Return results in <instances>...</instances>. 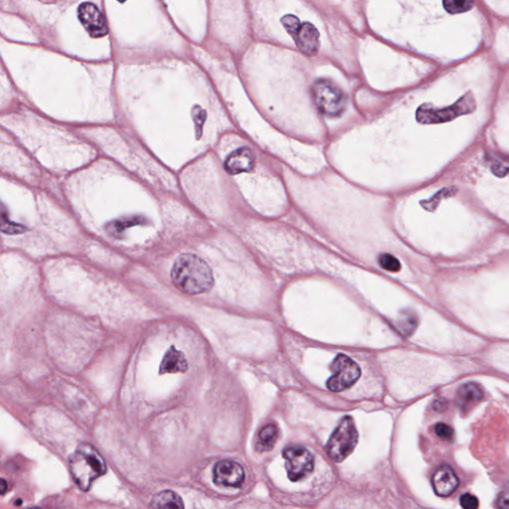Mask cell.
Returning a JSON list of instances; mask_svg holds the SVG:
<instances>
[{
  "label": "cell",
  "instance_id": "6da1fadb",
  "mask_svg": "<svg viewBox=\"0 0 509 509\" xmlns=\"http://www.w3.org/2000/svg\"><path fill=\"white\" fill-rule=\"evenodd\" d=\"M490 21L489 53L501 69L509 68V0H476Z\"/></svg>",
  "mask_w": 509,
  "mask_h": 509
},
{
  "label": "cell",
  "instance_id": "7a4b0ae2",
  "mask_svg": "<svg viewBox=\"0 0 509 509\" xmlns=\"http://www.w3.org/2000/svg\"><path fill=\"white\" fill-rule=\"evenodd\" d=\"M174 285L188 295H199L213 287L212 271L205 261L194 254H183L174 262L171 269Z\"/></svg>",
  "mask_w": 509,
  "mask_h": 509
},
{
  "label": "cell",
  "instance_id": "3957f363",
  "mask_svg": "<svg viewBox=\"0 0 509 509\" xmlns=\"http://www.w3.org/2000/svg\"><path fill=\"white\" fill-rule=\"evenodd\" d=\"M70 471L79 487L90 490L93 483L106 473L107 466L99 452L89 445L81 444L70 457Z\"/></svg>",
  "mask_w": 509,
  "mask_h": 509
},
{
  "label": "cell",
  "instance_id": "277c9868",
  "mask_svg": "<svg viewBox=\"0 0 509 509\" xmlns=\"http://www.w3.org/2000/svg\"><path fill=\"white\" fill-rule=\"evenodd\" d=\"M313 96L318 110L329 117H338L346 108L343 91L327 79H318L313 83Z\"/></svg>",
  "mask_w": 509,
  "mask_h": 509
},
{
  "label": "cell",
  "instance_id": "5b68a950",
  "mask_svg": "<svg viewBox=\"0 0 509 509\" xmlns=\"http://www.w3.org/2000/svg\"><path fill=\"white\" fill-rule=\"evenodd\" d=\"M357 443L358 432L354 421L351 417H345L332 433L327 443V453L334 462H341L352 454Z\"/></svg>",
  "mask_w": 509,
  "mask_h": 509
},
{
  "label": "cell",
  "instance_id": "8992f818",
  "mask_svg": "<svg viewBox=\"0 0 509 509\" xmlns=\"http://www.w3.org/2000/svg\"><path fill=\"white\" fill-rule=\"evenodd\" d=\"M331 369L334 375L327 381V388L332 392L348 389L359 379V366L354 360L344 354H339L332 362Z\"/></svg>",
  "mask_w": 509,
  "mask_h": 509
},
{
  "label": "cell",
  "instance_id": "52a82bcc",
  "mask_svg": "<svg viewBox=\"0 0 509 509\" xmlns=\"http://www.w3.org/2000/svg\"><path fill=\"white\" fill-rule=\"evenodd\" d=\"M285 469L292 482H299L310 476L315 467L313 455L306 448L292 446L283 450Z\"/></svg>",
  "mask_w": 509,
  "mask_h": 509
},
{
  "label": "cell",
  "instance_id": "ba28073f",
  "mask_svg": "<svg viewBox=\"0 0 509 509\" xmlns=\"http://www.w3.org/2000/svg\"><path fill=\"white\" fill-rule=\"evenodd\" d=\"M214 483L221 487H240L245 480V471L240 464L234 461H221L213 471Z\"/></svg>",
  "mask_w": 509,
  "mask_h": 509
},
{
  "label": "cell",
  "instance_id": "9c48e42d",
  "mask_svg": "<svg viewBox=\"0 0 509 509\" xmlns=\"http://www.w3.org/2000/svg\"><path fill=\"white\" fill-rule=\"evenodd\" d=\"M79 18L88 32L93 37L100 38L108 32L106 21H104L101 11L94 4L84 3L79 7Z\"/></svg>",
  "mask_w": 509,
  "mask_h": 509
},
{
  "label": "cell",
  "instance_id": "30bf717a",
  "mask_svg": "<svg viewBox=\"0 0 509 509\" xmlns=\"http://www.w3.org/2000/svg\"><path fill=\"white\" fill-rule=\"evenodd\" d=\"M292 37L304 54L308 56L318 54L320 46V32L311 23H301Z\"/></svg>",
  "mask_w": 509,
  "mask_h": 509
},
{
  "label": "cell",
  "instance_id": "8fae6325",
  "mask_svg": "<svg viewBox=\"0 0 509 509\" xmlns=\"http://www.w3.org/2000/svg\"><path fill=\"white\" fill-rule=\"evenodd\" d=\"M432 485L434 492L439 496H448L457 489L459 480L450 467L441 466L434 471L432 478Z\"/></svg>",
  "mask_w": 509,
  "mask_h": 509
},
{
  "label": "cell",
  "instance_id": "7c38bea8",
  "mask_svg": "<svg viewBox=\"0 0 509 509\" xmlns=\"http://www.w3.org/2000/svg\"><path fill=\"white\" fill-rule=\"evenodd\" d=\"M187 368V360L185 354L180 350H176L174 346H171V350H167L162 359L159 373H178V372H185Z\"/></svg>",
  "mask_w": 509,
  "mask_h": 509
},
{
  "label": "cell",
  "instance_id": "4fadbf2b",
  "mask_svg": "<svg viewBox=\"0 0 509 509\" xmlns=\"http://www.w3.org/2000/svg\"><path fill=\"white\" fill-rule=\"evenodd\" d=\"M482 388L476 383H467L460 388L457 394V402L461 408H469L483 399Z\"/></svg>",
  "mask_w": 509,
  "mask_h": 509
},
{
  "label": "cell",
  "instance_id": "5bb4252c",
  "mask_svg": "<svg viewBox=\"0 0 509 509\" xmlns=\"http://www.w3.org/2000/svg\"><path fill=\"white\" fill-rule=\"evenodd\" d=\"M150 506L155 508H183L185 503L176 492L164 490L153 497Z\"/></svg>",
  "mask_w": 509,
  "mask_h": 509
},
{
  "label": "cell",
  "instance_id": "9a60e30c",
  "mask_svg": "<svg viewBox=\"0 0 509 509\" xmlns=\"http://www.w3.org/2000/svg\"><path fill=\"white\" fill-rule=\"evenodd\" d=\"M251 164H252V157L250 152L245 150L234 152L226 160L227 171L231 173L247 171L250 169Z\"/></svg>",
  "mask_w": 509,
  "mask_h": 509
},
{
  "label": "cell",
  "instance_id": "2e32d148",
  "mask_svg": "<svg viewBox=\"0 0 509 509\" xmlns=\"http://www.w3.org/2000/svg\"><path fill=\"white\" fill-rule=\"evenodd\" d=\"M276 439H278V428L274 424L267 425L260 432L257 450L261 453L269 452L275 446Z\"/></svg>",
  "mask_w": 509,
  "mask_h": 509
},
{
  "label": "cell",
  "instance_id": "e0dca14e",
  "mask_svg": "<svg viewBox=\"0 0 509 509\" xmlns=\"http://www.w3.org/2000/svg\"><path fill=\"white\" fill-rule=\"evenodd\" d=\"M418 325V318L412 311H404L400 315L398 322H397L396 327L398 329L400 334L403 336H409L415 331Z\"/></svg>",
  "mask_w": 509,
  "mask_h": 509
},
{
  "label": "cell",
  "instance_id": "ac0fdd59",
  "mask_svg": "<svg viewBox=\"0 0 509 509\" xmlns=\"http://www.w3.org/2000/svg\"><path fill=\"white\" fill-rule=\"evenodd\" d=\"M282 23L285 30L292 36L301 24V21L295 15H285L283 17Z\"/></svg>",
  "mask_w": 509,
  "mask_h": 509
},
{
  "label": "cell",
  "instance_id": "d6986e66",
  "mask_svg": "<svg viewBox=\"0 0 509 509\" xmlns=\"http://www.w3.org/2000/svg\"><path fill=\"white\" fill-rule=\"evenodd\" d=\"M434 432H436L437 436L440 437L443 440L451 441L454 437V430L452 429V427L443 424V423L436 425Z\"/></svg>",
  "mask_w": 509,
  "mask_h": 509
},
{
  "label": "cell",
  "instance_id": "ffe728a7",
  "mask_svg": "<svg viewBox=\"0 0 509 509\" xmlns=\"http://www.w3.org/2000/svg\"><path fill=\"white\" fill-rule=\"evenodd\" d=\"M461 506L466 509H476L478 506V499L471 494H464L461 496Z\"/></svg>",
  "mask_w": 509,
  "mask_h": 509
},
{
  "label": "cell",
  "instance_id": "44dd1931",
  "mask_svg": "<svg viewBox=\"0 0 509 509\" xmlns=\"http://www.w3.org/2000/svg\"><path fill=\"white\" fill-rule=\"evenodd\" d=\"M499 508H509V483L504 487L503 492L499 494V501H497Z\"/></svg>",
  "mask_w": 509,
  "mask_h": 509
},
{
  "label": "cell",
  "instance_id": "7402d4cb",
  "mask_svg": "<svg viewBox=\"0 0 509 509\" xmlns=\"http://www.w3.org/2000/svg\"><path fill=\"white\" fill-rule=\"evenodd\" d=\"M503 82L509 84V68L503 71Z\"/></svg>",
  "mask_w": 509,
  "mask_h": 509
},
{
  "label": "cell",
  "instance_id": "603a6c76",
  "mask_svg": "<svg viewBox=\"0 0 509 509\" xmlns=\"http://www.w3.org/2000/svg\"><path fill=\"white\" fill-rule=\"evenodd\" d=\"M6 480H2V489H1V494H4V492H6Z\"/></svg>",
  "mask_w": 509,
  "mask_h": 509
},
{
  "label": "cell",
  "instance_id": "cb8c5ba5",
  "mask_svg": "<svg viewBox=\"0 0 509 509\" xmlns=\"http://www.w3.org/2000/svg\"><path fill=\"white\" fill-rule=\"evenodd\" d=\"M120 2H124L125 0H120Z\"/></svg>",
  "mask_w": 509,
  "mask_h": 509
}]
</instances>
